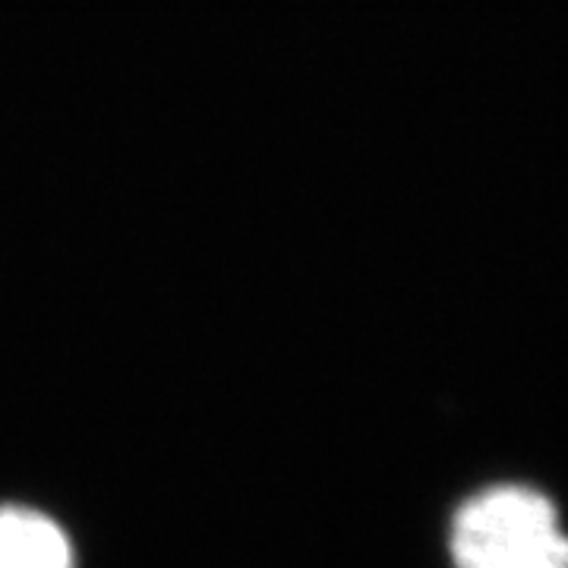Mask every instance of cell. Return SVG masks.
<instances>
[{
	"label": "cell",
	"mask_w": 568,
	"mask_h": 568,
	"mask_svg": "<svg viewBox=\"0 0 568 568\" xmlns=\"http://www.w3.org/2000/svg\"><path fill=\"white\" fill-rule=\"evenodd\" d=\"M0 568H80V552L51 511L0 503Z\"/></svg>",
	"instance_id": "7a4b0ae2"
},
{
	"label": "cell",
	"mask_w": 568,
	"mask_h": 568,
	"mask_svg": "<svg viewBox=\"0 0 568 568\" xmlns=\"http://www.w3.org/2000/svg\"><path fill=\"white\" fill-rule=\"evenodd\" d=\"M452 568H568V528L556 499L525 480H493L455 506Z\"/></svg>",
	"instance_id": "6da1fadb"
}]
</instances>
